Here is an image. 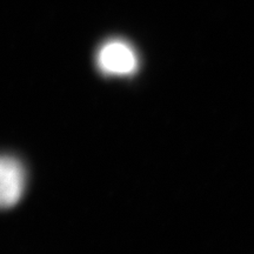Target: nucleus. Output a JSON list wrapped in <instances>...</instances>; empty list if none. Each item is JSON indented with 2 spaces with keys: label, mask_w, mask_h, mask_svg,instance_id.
<instances>
[{
  "label": "nucleus",
  "mask_w": 254,
  "mask_h": 254,
  "mask_svg": "<svg viewBox=\"0 0 254 254\" xmlns=\"http://www.w3.org/2000/svg\"><path fill=\"white\" fill-rule=\"evenodd\" d=\"M95 65L104 75L131 77L140 67V58L131 43L122 38H112L98 49Z\"/></svg>",
  "instance_id": "1"
},
{
  "label": "nucleus",
  "mask_w": 254,
  "mask_h": 254,
  "mask_svg": "<svg viewBox=\"0 0 254 254\" xmlns=\"http://www.w3.org/2000/svg\"><path fill=\"white\" fill-rule=\"evenodd\" d=\"M27 173L18 158L0 154V209H8L19 204L24 196Z\"/></svg>",
  "instance_id": "2"
}]
</instances>
